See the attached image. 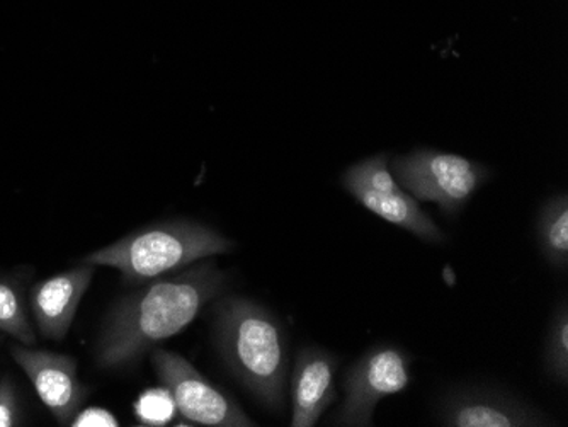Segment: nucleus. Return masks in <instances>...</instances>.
Listing matches in <instances>:
<instances>
[{"instance_id":"9b49d317","label":"nucleus","mask_w":568,"mask_h":427,"mask_svg":"<svg viewBox=\"0 0 568 427\" xmlns=\"http://www.w3.org/2000/svg\"><path fill=\"white\" fill-rule=\"evenodd\" d=\"M94 274L95 266L81 263L34 285L30 296L31 314L44 337L65 339Z\"/></svg>"},{"instance_id":"9d476101","label":"nucleus","mask_w":568,"mask_h":427,"mask_svg":"<svg viewBox=\"0 0 568 427\" xmlns=\"http://www.w3.org/2000/svg\"><path fill=\"white\" fill-rule=\"evenodd\" d=\"M339 358L322 347L306 346L296 355L292 375L293 427L317 426L322 414L337 398L335 375Z\"/></svg>"},{"instance_id":"4468645a","label":"nucleus","mask_w":568,"mask_h":427,"mask_svg":"<svg viewBox=\"0 0 568 427\" xmlns=\"http://www.w3.org/2000/svg\"><path fill=\"white\" fill-rule=\"evenodd\" d=\"M545 366L558 384H568V307L560 302L551 315L545 346Z\"/></svg>"},{"instance_id":"dca6fc26","label":"nucleus","mask_w":568,"mask_h":427,"mask_svg":"<svg viewBox=\"0 0 568 427\" xmlns=\"http://www.w3.org/2000/svg\"><path fill=\"white\" fill-rule=\"evenodd\" d=\"M19 406L14 384L9 376L0 380V427L18 426Z\"/></svg>"},{"instance_id":"f8f14e48","label":"nucleus","mask_w":568,"mask_h":427,"mask_svg":"<svg viewBox=\"0 0 568 427\" xmlns=\"http://www.w3.org/2000/svg\"><path fill=\"white\" fill-rule=\"evenodd\" d=\"M536 238L545 261L555 270L568 266V197L557 194L541 206L536 218Z\"/></svg>"},{"instance_id":"f3484780","label":"nucleus","mask_w":568,"mask_h":427,"mask_svg":"<svg viewBox=\"0 0 568 427\" xmlns=\"http://www.w3.org/2000/svg\"><path fill=\"white\" fill-rule=\"evenodd\" d=\"M70 427H118L120 420L116 419L111 410L104 407H88L81 409L70 420Z\"/></svg>"},{"instance_id":"f03ea898","label":"nucleus","mask_w":568,"mask_h":427,"mask_svg":"<svg viewBox=\"0 0 568 427\" xmlns=\"http://www.w3.org/2000/svg\"><path fill=\"white\" fill-rule=\"evenodd\" d=\"M213 329L230 373L264 406L283 409L290 356L276 315L252 299L229 296L216 307Z\"/></svg>"},{"instance_id":"39448f33","label":"nucleus","mask_w":568,"mask_h":427,"mask_svg":"<svg viewBox=\"0 0 568 427\" xmlns=\"http://www.w3.org/2000/svg\"><path fill=\"white\" fill-rule=\"evenodd\" d=\"M412 384V355L395 344L366 350L344 375V401L332 426L369 427L383 398L400 394Z\"/></svg>"},{"instance_id":"423d86ee","label":"nucleus","mask_w":568,"mask_h":427,"mask_svg":"<svg viewBox=\"0 0 568 427\" xmlns=\"http://www.w3.org/2000/svg\"><path fill=\"white\" fill-rule=\"evenodd\" d=\"M341 184L361 205L385 222L429 244H443L446 241L445 232L420 209L419 201L397 183L390 171L388 155L378 154L351 165L341 177Z\"/></svg>"},{"instance_id":"1a4fd4ad","label":"nucleus","mask_w":568,"mask_h":427,"mask_svg":"<svg viewBox=\"0 0 568 427\" xmlns=\"http://www.w3.org/2000/svg\"><path fill=\"white\" fill-rule=\"evenodd\" d=\"M11 355L30 378L51 416L55 417L60 426H69L88 397V388L77 376L75 359L51 350L31 349L24 344L12 346Z\"/></svg>"},{"instance_id":"6e6552de","label":"nucleus","mask_w":568,"mask_h":427,"mask_svg":"<svg viewBox=\"0 0 568 427\" xmlns=\"http://www.w3.org/2000/svg\"><path fill=\"white\" fill-rule=\"evenodd\" d=\"M436 420L439 426L449 427L555 426V420L532 404L485 385L446 392L437 404Z\"/></svg>"},{"instance_id":"0eeeda50","label":"nucleus","mask_w":568,"mask_h":427,"mask_svg":"<svg viewBox=\"0 0 568 427\" xmlns=\"http://www.w3.org/2000/svg\"><path fill=\"white\" fill-rule=\"evenodd\" d=\"M153 368L162 387L174 398L184 423L209 427H255L234 398L206 380L184 356L174 350L155 349Z\"/></svg>"},{"instance_id":"ddd939ff","label":"nucleus","mask_w":568,"mask_h":427,"mask_svg":"<svg viewBox=\"0 0 568 427\" xmlns=\"http://www.w3.org/2000/svg\"><path fill=\"white\" fill-rule=\"evenodd\" d=\"M0 331L24 346L37 343L21 289L8 276H0Z\"/></svg>"},{"instance_id":"f257e3e1","label":"nucleus","mask_w":568,"mask_h":427,"mask_svg":"<svg viewBox=\"0 0 568 427\" xmlns=\"http://www.w3.org/2000/svg\"><path fill=\"white\" fill-rule=\"evenodd\" d=\"M229 274L215 261L150 279L114 307L95 346L101 369L130 365L149 350L187 329L204 307L222 295Z\"/></svg>"},{"instance_id":"20e7f679","label":"nucleus","mask_w":568,"mask_h":427,"mask_svg":"<svg viewBox=\"0 0 568 427\" xmlns=\"http://www.w3.org/2000/svg\"><path fill=\"white\" fill-rule=\"evenodd\" d=\"M390 169L397 183L412 197L436 203L446 215L462 212L493 175L480 162L433 149L398 155Z\"/></svg>"},{"instance_id":"2eb2a0df","label":"nucleus","mask_w":568,"mask_h":427,"mask_svg":"<svg viewBox=\"0 0 568 427\" xmlns=\"http://www.w3.org/2000/svg\"><path fill=\"white\" fill-rule=\"evenodd\" d=\"M133 409H135L136 419L142 426H165L178 414L174 398L164 387L143 392L136 398Z\"/></svg>"},{"instance_id":"7ed1b4c3","label":"nucleus","mask_w":568,"mask_h":427,"mask_svg":"<svg viewBox=\"0 0 568 427\" xmlns=\"http://www.w3.org/2000/svg\"><path fill=\"white\" fill-rule=\"evenodd\" d=\"M235 242L191 220L158 222L88 254L82 263L114 267L126 282L161 278L197 261L232 253Z\"/></svg>"}]
</instances>
